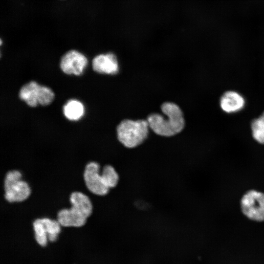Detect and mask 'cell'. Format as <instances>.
I'll return each instance as SVG.
<instances>
[{"instance_id":"cell-1","label":"cell","mask_w":264,"mask_h":264,"mask_svg":"<svg viewBox=\"0 0 264 264\" xmlns=\"http://www.w3.org/2000/svg\"><path fill=\"white\" fill-rule=\"evenodd\" d=\"M162 112L152 113L147 117L150 129L156 135L170 137L180 133L185 126V120L181 108L172 102H163L160 106Z\"/></svg>"},{"instance_id":"cell-9","label":"cell","mask_w":264,"mask_h":264,"mask_svg":"<svg viewBox=\"0 0 264 264\" xmlns=\"http://www.w3.org/2000/svg\"><path fill=\"white\" fill-rule=\"evenodd\" d=\"M92 67L94 71L103 74L115 75L119 72L117 57L111 52L96 56L92 61Z\"/></svg>"},{"instance_id":"cell-5","label":"cell","mask_w":264,"mask_h":264,"mask_svg":"<svg viewBox=\"0 0 264 264\" xmlns=\"http://www.w3.org/2000/svg\"><path fill=\"white\" fill-rule=\"evenodd\" d=\"M19 97L28 106L35 107L38 104L49 105L54 100V93L49 88L40 85L35 81H31L21 88Z\"/></svg>"},{"instance_id":"cell-4","label":"cell","mask_w":264,"mask_h":264,"mask_svg":"<svg viewBox=\"0 0 264 264\" xmlns=\"http://www.w3.org/2000/svg\"><path fill=\"white\" fill-rule=\"evenodd\" d=\"M22 173L17 170L8 171L3 180L4 198L8 202H22L30 196L29 184L22 179Z\"/></svg>"},{"instance_id":"cell-13","label":"cell","mask_w":264,"mask_h":264,"mask_svg":"<svg viewBox=\"0 0 264 264\" xmlns=\"http://www.w3.org/2000/svg\"><path fill=\"white\" fill-rule=\"evenodd\" d=\"M34 239L35 242L42 247H46L48 243L47 233L41 218H37L32 222Z\"/></svg>"},{"instance_id":"cell-3","label":"cell","mask_w":264,"mask_h":264,"mask_svg":"<svg viewBox=\"0 0 264 264\" xmlns=\"http://www.w3.org/2000/svg\"><path fill=\"white\" fill-rule=\"evenodd\" d=\"M149 129L147 119H124L116 126L117 139L125 148L135 149L148 138Z\"/></svg>"},{"instance_id":"cell-11","label":"cell","mask_w":264,"mask_h":264,"mask_svg":"<svg viewBox=\"0 0 264 264\" xmlns=\"http://www.w3.org/2000/svg\"><path fill=\"white\" fill-rule=\"evenodd\" d=\"M63 112L65 117L68 120L77 121L84 115V106L80 101L75 99H71L64 106Z\"/></svg>"},{"instance_id":"cell-14","label":"cell","mask_w":264,"mask_h":264,"mask_svg":"<svg viewBox=\"0 0 264 264\" xmlns=\"http://www.w3.org/2000/svg\"><path fill=\"white\" fill-rule=\"evenodd\" d=\"M250 128L253 139L264 145V111L251 122Z\"/></svg>"},{"instance_id":"cell-8","label":"cell","mask_w":264,"mask_h":264,"mask_svg":"<svg viewBox=\"0 0 264 264\" xmlns=\"http://www.w3.org/2000/svg\"><path fill=\"white\" fill-rule=\"evenodd\" d=\"M88 63L87 57L76 50L66 52L61 59L60 66L66 74L80 75L83 73Z\"/></svg>"},{"instance_id":"cell-12","label":"cell","mask_w":264,"mask_h":264,"mask_svg":"<svg viewBox=\"0 0 264 264\" xmlns=\"http://www.w3.org/2000/svg\"><path fill=\"white\" fill-rule=\"evenodd\" d=\"M41 219L47 233L48 242H56L62 232V226L57 219L48 218H43Z\"/></svg>"},{"instance_id":"cell-7","label":"cell","mask_w":264,"mask_h":264,"mask_svg":"<svg viewBox=\"0 0 264 264\" xmlns=\"http://www.w3.org/2000/svg\"><path fill=\"white\" fill-rule=\"evenodd\" d=\"M241 208L248 219L264 221V193L255 190L246 192L241 199Z\"/></svg>"},{"instance_id":"cell-10","label":"cell","mask_w":264,"mask_h":264,"mask_svg":"<svg viewBox=\"0 0 264 264\" xmlns=\"http://www.w3.org/2000/svg\"><path fill=\"white\" fill-rule=\"evenodd\" d=\"M221 110L227 113H233L242 110L245 105L244 97L235 90H227L220 96L219 101Z\"/></svg>"},{"instance_id":"cell-2","label":"cell","mask_w":264,"mask_h":264,"mask_svg":"<svg viewBox=\"0 0 264 264\" xmlns=\"http://www.w3.org/2000/svg\"><path fill=\"white\" fill-rule=\"evenodd\" d=\"M69 200L71 207L60 210L57 220L62 227H82L92 213V202L88 195L78 191L72 192Z\"/></svg>"},{"instance_id":"cell-6","label":"cell","mask_w":264,"mask_h":264,"mask_svg":"<svg viewBox=\"0 0 264 264\" xmlns=\"http://www.w3.org/2000/svg\"><path fill=\"white\" fill-rule=\"evenodd\" d=\"M102 166L96 161H90L85 166L83 177L87 189L92 194L105 196L111 191L101 173Z\"/></svg>"}]
</instances>
